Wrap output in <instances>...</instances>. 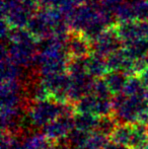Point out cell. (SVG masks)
<instances>
[{"mask_svg":"<svg viewBox=\"0 0 148 149\" xmlns=\"http://www.w3.org/2000/svg\"><path fill=\"white\" fill-rule=\"evenodd\" d=\"M80 149H93V148H91V147H89V146L85 145V146H83V147H81Z\"/></svg>","mask_w":148,"mask_h":149,"instance_id":"18","label":"cell"},{"mask_svg":"<svg viewBox=\"0 0 148 149\" xmlns=\"http://www.w3.org/2000/svg\"><path fill=\"white\" fill-rule=\"evenodd\" d=\"M132 124H119L110 136V140L122 145L128 146L132 136Z\"/></svg>","mask_w":148,"mask_h":149,"instance_id":"9","label":"cell"},{"mask_svg":"<svg viewBox=\"0 0 148 149\" xmlns=\"http://www.w3.org/2000/svg\"><path fill=\"white\" fill-rule=\"evenodd\" d=\"M97 96L92 93H87L83 95L79 100L74 104L75 113H92L94 109V104Z\"/></svg>","mask_w":148,"mask_h":149,"instance_id":"12","label":"cell"},{"mask_svg":"<svg viewBox=\"0 0 148 149\" xmlns=\"http://www.w3.org/2000/svg\"><path fill=\"white\" fill-rule=\"evenodd\" d=\"M145 149H148V146H147V147H146V148H145Z\"/></svg>","mask_w":148,"mask_h":149,"instance_id":"19","label":"cell"},{"mask_svg":"<svg viewBox=\"0 0 148 149\" xmlns=\"http://www.w3.org/2000/svg\"><path fill=\"white\" fill-rule=\"evenodd\" d=\"M132 136L129 141L130 149H145L148 146V131L144 124L139 122L132 124Z\"/></svg>","mask_w":148,"mask_h":149,"instance_id":"4","label":"cell"},{"mask_svg":"<svg viewBox=\"0 0 148 149\" xmlns=\"http://www.w3.org/2000/svg\"><path fill=\"white\" fill-rule=\"evenodd\" d=\"M65 51L67 57L85 58L93 52V43L86 33L73 29L67 33L65 39Z\"/></svg>","mask_w":148,"mask_h":149,"instance_id":"2","label":"cell"},{"mask_svg":"<svg viewBox=\"0 0 148 149\" xmlns=\"http://www.w3.org/2000/svg\"><path fill=\"white\" fill-rule=\"evenodd\" d=\"M127 58H128V56L125 53L124 48H122V49L110 54L109 56L106 57L108 71L122 70L123 66H124V63Z\"/></svg>","mask_w":148,"mask_h":149,"instance_id":"11","label":"cell"},{"mask_svg":"<svg viewBox=\"0 0 148 149\" xmlns=\"http://www.w3.org/2000/svg\"><path fill=\"white\" fill-rule=\"evenodd\" d=\"M108 86L113 94L122 92L129 78V75L122 70L108 71L104 76Z\"/></svg>","mask_w":148,"mask_h":149,"instance_id":"5","label":"cell"},{"mask_svg":"<svg viewBox=\"0 0 148 149\" xmlns=\"http://www.w3.org/2000/svg\"><path fill=\"white\" fill-rule=\"evenodd\" d=\"M89 137H90V132L73 128L66 136V141L69 147L73 149H80L86 145Z\"/></svg>","mask_w":148,"mask_h":149,"instance_id":"8","label":"cell"},{"mask_svg":"<svg viewBox=\"0 0 148 149\" xmlns=\"http://www.w3.org/2000/svg\"><path fill=\"white\" fill-rule=\"evenodd\" d=\"M112 98V97H111ZM111 98L107 97H97L93 109V114L97 117L107 116L113 114V106Z\"/></svg>","mask_w":148,"mask_h":149,"instance_id":"13","label":"cell"},{"mask_svg":"<svg viewBox=\"0 0 148 149\" xmlns=\"http://www.w3.org/2000/svg\"><path fill=\"white\" fill-rule=\"evenodd\" d=\"M67 102H59L53 98L35 102L28 109V114L36 127H44L46 124L57 119L65 111Z\"/></svg>","mask_w":148,"mask_h":149,"instance_id":"1","label":"cell"},{"mask_svg":"<svg viewBox=\"0 0 148 149\" xmlns=\"http://www.w3.org/2000/svg\"><path fill=\"white\" fill-rule=\"evenodd\" d=\"M91 93L95 95L97 97H107L111 98L113 96V93L108 86L107 82H106L104 77H99V78H95L94 84L92 87V91Z\"/></svg>","mask_w":148,"mask_h":149,"instance_id":"14","label":"cell"},{"mask_svg":"<svg viewBox=\"0 0 148 149\" xmlns=\"http://www.w3.org/2000/svg\"><path fill=\"white\" fill-rule=\"evenodd\" d=\"M99 117L92 113H75L74 125L77 129L86 132H93L97 126Z\"/></svg>","mask_w":148,"mask_h":149,"instance_id":"7","label":"cell"},{"mask_svg":"<svg viewBox=\"0 0 148 149\" xmlns=\"http://www.w3.org/2000/svg\"><path fill=\"white\" fill-rule=\"evenodd\" d=\"M87 72L95 78L105 76V74L108 72L106 57L92 52L87 57Z\"/></svg>","mask_w":148,"mask_h":149,"instance_id":"6","label":"cell"},{"mask_svg":"<svg viewBox=\"0 0 148 149\" xmlns=\"http://www.w3.org/2000/svg\"><path fill=\"white\" fill-rule=\"evenodd\" d=\"M124 48V42L119 36L116 29H106L93 43V52L104 57Z\"/></svg>","mask_w":148,"mask_h":149,"instance_id":"3","label":"cell"},{"mask_svg":"<svg viewBox=\"0 0 148 149\" xmlns=\"http://www.w3.org/2000/svg\"><path fill=\"white\" fill-rule=\"evenodd\" d=\"M118 125V122L115 119L113 114L107 115V116H101L99 117L97 126H95V129L93 132L103 134V135L110 138V136L112 135V133L114 132V130L116 129V127Z\"/></svg>","mask_w":148,"mask_h":149,"instance_id":"10","label":"cell"},{"mask_svg":"<svg viewBox=\"0 0 148 149\" xmlns=\"http://www.w3.org/2000/svg\"><path fill=\"white\" fill-rule=\"evenodd\" d=\"M137 76L141 79V81H142V83L144 84V86L148 88V66L145 69H143Z\"/></svg>","mask_w":148,"mask_h":149,"instance_id":"16","label":"cell"},{"mask_svg":"<svg viewBox=\"0 0 148 149\" xmlns=\"http://www.w3.org/2000/svg\"><path fill=\"white\" fill-rule=\"evenodd\" d=\"M110 142V138L103 134L97 133V132H91L90 137L87 141L86 145L93 149H104Z\"/></svg>","mask_w":148,"mask_h":149,"instance_id":"15","label":"cell"},{"mask_svg":"<svg viewBox=\"0 0 148 149\" xmlns=\"http://www.w3.org/2000/svg\"><path fill=\"white\" fill-rule=\"evenodd\" d=\"M104 149H130L127 145H122V144H119V143H116V142H113L110 140V142L107 144Z\"/></svg>","mask_w":148,"mask_h":149,"instance_id":"17","label":"cell"}]
</instances>
